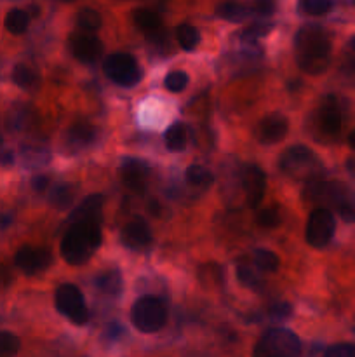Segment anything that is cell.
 Wrapping results in <instances>:
<instances>
[{
  "label": "cell",
  "instance_id": "cell-36",
  "mask_svg": "<svg viewBox=\"0 0 355 357\" xmlns=\"http://www.w3.org/2000/svg\"><path fill=\"white\" fill-rule=\"evenodd\" d=\"M338 211H340L341 218H343L345 222H354L355 220V206L348 203V200H343V203L338 206Z\"/></svg>",
  "mask_w": 355,
  "mask_h": 357
},
{
  "label": "cell",
  "instance_id": "cell-3",
  "mask_svg": "<svg viewBox=\"0 0 355 357\" xmlns=\"http://www.w3.org/2000/svg\"><path fill=\"white\" fill-rule=\"evenodd\" d=\"M299 352V338L289 330H269L254 349V356L263 357H293Z\"/></svg>",
  "mask_w": 355,
  "mask_h": 357
},
{
  "label": "cell",
  "instance_id": "cell-22",
  "mask_svg": "<svg viewBox=\"0 0 355 357\" xmlns=\"http://www.w3.org/2000/svg\"><path fill=\"white\" fill-rule=\"evenodd\" d=\"M254 264H256V267L261 272L273 274V272L279 270L280 262L276 253L269 251V249H256V253H254Z\"/></svg>",
  "mask_w": 355,
  "mask_h": 357
},
{
  "label": "cell",
  "instance_id": "cell-2",
  "mask_svg": "<svg viewBox=\"0 0 355 357\" xmlns=\"http://www.w3.org/2000/svg\"><path fill=\"white\" fill-rule=\"evenodd\" d=\"M101 244V230L98 222L72 223L61 242V256L66 264L82 265L91 258Z\"/></svg>",
  "mask_w": 355,
  "mask_h": 357
},
{
  "label": "cell",
  "instance_id": "cell-20",
  "mask_svg": "<svg viewBox=\"0 0 355 357\" xmlns=\"http://www.w3.org/2000/svg\"><path fill=\"white\" fill-rule=\"evenodd\" d=\"M176 37L180 45H182L185 51H193L197 45H199V42H201V34H199V30H197L195 27H192V25H186V23L182 25V27H178Z\"/></svg>",
  "mask_w": 355,
  "mask_h": 357
},
{
  "label": "cell",
  "instance_id": "cell-7",
  "mask_svg": "<svg viewBox=\"0 0 355 357\" xmlns=\"http://www.w3.org/2000/svg\"><path fill=\"white\" fill-rule=\"evenodd\" d=\"M334 229H336V223H334V216L331 211L326 207H317L312 211L308 222H306V242L314 248H324L334 235Z\"/></svg>",
  "mask_w": 355,
  "mask_h": 357
},
{
  "label": "cell",
  "instance_id": "cell-5",
  "mask_svg": "<svg viewBox=\"0 0 355 357\" xmlns=\"http://www.w3.org/2000/svg\"><path fill=\"white\" fill-rule=\"evenodd\" d=\"M105 73L115 84L124 87L136 86L141 80V68L131 54H110L105 60Z\"/></svg>",
  "mask_w": 355,
  "mask_h": 357
},
{
  "label": "cell",
  "instance_id": "cell-16",
  "mask_svg": "<svg viewBox=\"0 0 355 357\" xmlns=\"http://www.w3.org/2000/svg\"><path fill=\"white\" fill-rule=\"evenodd\" d=\"M132 21H134V25H136L140 30L147 32V34L159 30L160 25H162L160 16L155 11H151V9H138V11H134Z\"/></svg>",
  "mask_w": 355,
  "mask_h": 357
},
{
  "label": "cell",
  "instance_id": "cell-38",
  "mask_svg": "<svg viewBox=\"0 0 355 357\" xmlns=\"http://www.w3.org/2000/svg\"><path fill=\"white\" fill-rule=\"evenodd\" d=\"M272 312L279 317H287L289 314H291V307H289L287 303H279L277 307L272 308Z\"/></svg>",
  "mask_w": 355,
  "mask_h": 357
},
{
  "label": "cell",
  "instance_id": "cell-25",
  "mask_svg": "<svg viewBox=\"0 0 355 357\" xmlns=\"http://www.w3.org/2000/svg\"><path fill=\"white\" fill-rule=\"evenodd\" d=\"M77 23H79V27L82 28V30L95 32L101 27V16H99V12L95 11V9L87 8L79 12V16H77Z\"/></svg>",
  "mask_w": 355,
  "mask_h": 357
},
{
  "label": "cell",
  "instance_id": "cell-37",
  "mask_svg": "<svg viewBox=\"0 0 355 357\" xmlns=\"http://www.w3.org/2000/svg\"><path fill=\"white\" fill-rule=\"evenodd\" d=\"M32 185H34L35 190H38V192H44V190L49 187V178H47V176H35L34 181H32Z\"/></svg>",
  "mask_w": 355,
  "mask_h": 357
},
{
  "label": "cell",
  "instance_id": "cell-39",
  "mask_svg": "<svg viewBox=\"0 0 355 357\" xmlns=\"http://www.w3.org/2000/svg\"><path fill=\"white\" fill-rule=\"evenodd\" d=\"M348 143H350V147L354 148V150H355V131L352 133V135H350V138H348Z\"/></svg>",
  "mask_w": 355,
  "mask_h": 357
},
{
  "label": "cell",
  "instance_id": "cell-18",
  "mask_svg": "<svg viewBox=\"0 0 355 357\" xmlns=\"http://www.w3.org/2000/svg\"><path fill=\"white\" fill-rule=\"evenodd\" d=\"M28 25H30V16L23 9H12L5 16V28L11 32L12 35H21L27 32Z\"/></svg>",
  "mask_w": 355,
  "mask_h": 357
},
{
  "label": "cell",
  "instance_id": "cell-23",
  "mask_svg": "<svg viewBox=\"0 0 355 357\" xmlns=\"http://www.w3.org/2000/svg\"><path fill=\"white\" fill-rule=\"evenodd\" d=\"M212 174L211 171H208L204 165L193 164L186 170V181L190 185H195V187H209L212 183Z\"/></svg>",
  "mask_w": 355,
  "mask_h": 357
},
{
  "label": "cell",
  "instance_id": "cell-32",
  "mask_svg": "<svg viewBox=\"0 0 355 357\" xmlns=\"http://www.w3.org/2000/svg\"><path fill=\"white\" fill-rule=\"evenodd\" d=\"M256 222L258 225L265 227V229H273V227H277L280 223V218L279 214H277L276 209H260L256 213Z\"/></svg>",
  "mask_w": 355,
  "mask_h": 357
},
{
  "label": "cell",
  "instance_id": "cell-24",
  "mask_svg": "<svg viewBox=\"0 0 355 357\" xmlns=\"http://www.w3.org/2000/svg\"><path fill=\"white\" fill-rule=\"evenodd\" d=\"M96 284H98L99 290H103L105 293H119L122 286L121 274L117 270L103 272L98 279H96Z\"/></svg>",
  "mask_w": 355,
  "mask_h": 357
},
{
  "label": "cell",
  "instance_id": "cell-30",
  "mask_svg": "<svg viewBox=\"0 0 355 357\" xmlns=\"http://www.w3.org/2000/svg\"><path fill=\"white\" fill-rule=\"evenodd\" d=\"M19 347H21V342L18 336L12 333H5V331L0 333V356H14Z\"/></svg>",
  "mask_w": 355,
  "mask_h": 357
},
{
  "label": "cell",
  "instance_id": "cell-40",
  "mask_svg": "<svg viewBox=\"0 0 355 357\" xmlns=\"http://www.w3.org/2000/svg\"><path fill=\"white\" fill-rule=\"evenodd\" d=\"M64 2H73V0H64Z\"/></svg>",
  "mask_w": 355,
  "mask_h": 357
},
{
  "label": "cell",
  "instance_id": "cell-27",
  "mask_svg": "<svg viewBox=\"0 0 355 357\" xmlns=\"http://www.w3.org/2000/svg\"><path fill=\"white\" fill-rule=\"evenodd\" d=\"M12 79L21 87H34L37 84L38 77L32 68L25 67V65H16L14 70H12Z\"/></svg>",
  "mask_w": 355,
  "mask_h": 357
},
{
  "label": "cell",
  "instance_id": "cell-34",
  "mask_svg": "<svg viewBox=\"0 0 355 357\" xmlns=\"http://www.w3.org/2000/svg\"><path fill=\"white\" fill-rule=\"evenodd\" d=\"M237 277H238V281L242 282V284L249 286V288H253V286L258 284L256 274H254L251 268L244 267V265H238V267H237Z\"/></svg>",
  "mask_w": 355,
  "mask_h": 357
},
{
  "label": "cell",
  "instance_id": "cell-33",
  "mask_svg": "<svg viewBox=\"0 0 355 357\" xmlns=\"http://www.w3.org/2000/svg\"><path fill=\"white\" fill-rule=\"evenodd\" d=\"M326 356L329 357H355V347L350 343H340L332 345L326 350Z\"/></svg>",
  "mask_w": 355,
  "mask_h": 357
},
{
  "label": "cell",
  "instance_id": "cell-11",
  "mask_svg": "<svg viewBox=\"0 0 355 357\" xmlns=\"http://www.w3.org/2000/svg\"><path fill=\"white\" fill-rule=\"evenodd\" d=\"M289 122L282 113H269L265 115L258 126V139L267 145H273L286 138Z\"/></svg>",
  "mask_w": 355,
  "mask_h": 357
},
{
  "label": "cell",
  "instance_id": "cell-28",
  "mask_svg": "<svg viewBox=\"0 0 355 357\" xmlns=\"http://www.w3.org/2000/svg\"><path fill=\"white\" fill-rule=\"evenodd\" d=\"M218 16L228 21H242L247 16V9L241 4H234V2H227L218 8Z\"/></svg>",
  "mask_w": 355,
  "mask_h": 357
},
{
  "label": "cell",
  "instance_id": "cell-17",
  "mask_svg": "<svg viewBox=\"0 0 355 357\" xmlns=\"http://www.w3.org/2000/svg\"><path fill=\"white\" fill-rule=\"evenodd\" d=\"M321 126L328 135H336L341 129V113L336 105H326L321 110Z\"/></svg>",
  "mask_w": 355,
  "mask_h": 357
},
{
  "label": "cell",
  "instance_id": "cell-12",
  "mask_svg": "<svg viewBox=\"0 0 355 357\" xmlns=\"http://www.w3.org/2000/svg\"><path fill=\"white\" fill-rule=\"evenodd\" d=\"M151 239L150 227L143 218H134L125 225L124 232H122V241L127 248L141 249L148 246Z\"/></svg>",
  "mask_w": 355,
  "mask_h": 357
},
{
  "label": "cell",
  "instance_id": "cell-1",
  "mask_svg": "<svg viewBox=\"0 0 355 357\" xmlns=\"http://www.w3.org/2000/svg\"><path fill=\"white\" fill-rule=\"evenodd\" d=\"M296 54L303 71L319 76L328 68L331 56V42L322 28L306 27L296 38Z\"/></svg>",
  "mask_w": 355,
  "mask_h": 357
},
{
  "label": "cell",
  "instance_id": "cell-13",
  "mask_svg": "<svg viewBox=\"0 0 355 357\" xmlns=\"http://www.w3.org/2000/svg\"><path fill=\"white\" fill-rule=\"evenodd\" d=\"M244 188H246L247 206L258 207L265 196V174L260 168L256 165L247 168L246 174H244Z\"/></svg>",
  "mask_w": 355,
  "mask_h": 357
},
{
  "label": "cell",
  "instance_id": "cell-26",
  "mask_svg": "<svg viewBox=\"0 0 355 357\" xmlns=\"http://www.w3.org/2000/svg\"><path fill=\"white\" fill-rule=\"evenodd\" d=\"M95 133L96 129L93 128L91 124H87V122H77L75 126L70 128L69 135L73 141L80 143V145H86V143H91L93 139H95Z\"/></svg>",
  "mask_w": 355,
  "mask_h": 357
},
{
  "label": "cell",
  "instance_id": "cell-35",
  "mask_svg": "<svg viewBox=\"0 0 355 357\" xmlns=\"http://www.w3.org/2000/svg\"><path fill=\"white\" fill-rule=\"evenodd\" d=\"M254 11L260 16H270L276 11V0H254Z\"/></svg>",
  "mask_w": 355,
  "mask_h": 357
},
{
  "label": "cell",
  "instance_id": "cell-15",
  "mask_svg": "<svg viewBox=\"0 0 355 357\" xmlns=\"http://www.w3.org/2000/svg\"><path fill=\"white\" fill-rule=\"evenodd\" d=\"M122 178H124L125 185L134 190H141L145 185V178H147V170L140 162H127L122 168Z\"/></svg>",
  "mask_w": 355,
  "mask_h": 357
},
{
  "label": "cell",
  "instance_id": "cell-14",
  "mask_svg": "<svg viewBox=\"0 0 355 357\" xmlns=\"http://www.w3.org/2000/svg\"><path fill=\"white\" fill-rule=\"evenodd\" d=\"M103 197L101 196H89L82 200L79 207L73 211L72 223L75 222H98L101 214Z\"/></svg>",
  "mask_w": 355,
  "mask_h": 357
},
{
  "label": "cell",
  "instance_id": "cell-9",
  "mask_svg": "<svg viewBox=\"0 0 355 357\" xmlns=\"http://www.w3.org/2000/svg\"><path fill=\"white\" fill-rule=\"evenodd\" d=\"M16 267L21 268L25 274L34 275L47 270L53 264V256L44 248H32V246H23L14 256Z\"/></svg>",
  "mask_w": 355,
  "mask_h": 357
},
{
  "label": "cell",
  "instance_id": "cell-21",
  "mask_svg": "<svg viewBox=\"0 0 355 357\" xmlns=\"http://www.w3.org/2000/svg\"><path fill=\"white\" fill-rule=\"evenodd\" d=\"M73 199H75V188L72 185H58L49 196L51 204L60 209H66L73 203Z\"/></svg>",
  "mask_w": 355,
  "mask_h": 357
},
{
  "label": "cell",
  "instance_id": "cell-19",
  "mask_svg": "<svg viewBox=\"0 0 355 357\" xmlns=\"http://www.w3.org/2000/svg\"><path fill=\"white\" fill-rule=\"evenodd\" d=\"M188 143V131L183 124H173L166 133V145L169 150L173 152H180L186 147Z\"/></svg>",
  "mask_w": 355,
  "mask_h": 357
},
{
  "label": "cell",
  "instance_id": "cell-4",
  "mask_svg": "<svg viewBox=\"0 0 355 357\" xmlns=\"http://www.w3.org/2000/svg\"><path fill=\"white\" fill-rule=\"evenodd\" d=\"M132 324L143 333H155L166 324L167 314L162 301L155 297H143L132 305Z\"/></svg>",
  "mask_w": 355,
  "mask_h": 357
},
{
  "label": "cell",
  "instance_id": "cell-6",
  "mask_svg": "<svg viewBox=\"0 0 355 357\" xmlns=\"http://www.w3.org/2000/svg\"><path fill=\"white\" fill-rule=\"evenodd\" d=\"M56 308L61 314L69 316L77 326H82L89 321V310L84 305V297L79 288L73 284H63L56 291Z\"/></svg>",
  "mask_w": 355,
  "mask_h": 357
},
{
  "label": "cell",
  "instance_id": "cell-10",
  "mask_svg": "<svg viewBox=\"0 0 355 357\" xmlns=\"http://www.w3.org/2000/svg\"><path fill=\"white\" fill-rule=\"evenodd\" d=\"M70 47H72L75 58H79L84 63H93L98 60L103 53V44L98 37L93 35V32H75L70 37Z\"/></svg>",
  "mask_w": 355,
  "mask_h": 357
},
{
  "label": "cell",
  "instance_id": "cell-31",
  "mask_svg": "<svg viewBox=\"0 0 355 357\" xmlns=\"http://www.w3.org/2000/svg\"><path fill=\"white\" fill-rule=\"evenodd\" d=\"M299 5H302V9L306 14L321 16L331 9V0H302Z\"/></svg>",
  "mask_w": 355,
  "mask_h": 357
},
{
  "label": "cell",
  "instance_id": "cell-29",
  "mask_svg": "<svg viewBox=\"0 0 355 357\" xmlns=\"http://www.w3.org/2000/svg\"><path fill=\"white\" fill-rule=\"evenodd\" d=\"M186 86H188V76H186L185 71L176 70L167 73L166 87L171 91V93H182Z\"/></svg>",
  "mask_w": 355,
  "mask_h": 357
},
{
  "label": "cell",
  "instance_id": "cell-8",
  "mask_svg": "<svg viewBox=\"0 0 355 357\" xmlns=\"http://www.w3.org/2000/svg\"><path fill=\"white\" fill-rule=\"evenodd\" d=\"M280 170L289 176H302V174L308 173L315 164V157L308 147L303 145H295V147L287 148L282 155H280Z\"/></svg>",
  "mask_w": 355,
  "mask_h": 357
}]
</instances>
